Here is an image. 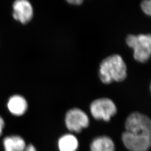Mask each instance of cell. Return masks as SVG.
Listing matches in <instances>:
<instances>
[{
	"instance_id": "6da1fadb",
	"label": "cell",
	"mask_w": 151,
	"mask_h": 151,
	"mask_svg": "<svg viewBox=\"0 0 151 151\" xmlns=\"http://www.w3.org/2000/svg\"><path fill=\"white\" fill-rule=\"evenodd\" d=\"M122 141L130 151H148L151 144L150 118L137 112L130 114L125 122V132L122 135Z\"/></svg>"
},
{
	"instance_id": "7a4b0ae2",
	"label": "cell",
	"mask_w": 151,
	"mask_h": 151,
	"mask_svg": "<svg viewBox=\"0 0 151 151\" xmlns=\"http://www.w3.org/2000/svg\"><path fill=\"white\" fill-rule=\"evenodd\" d=\"M127 65L118 54L110 55L103 60L100 65L99 77L104 83L124 81L127 76Z\"/></svg>"
},
{
	"instance_id": "3957f363",
	"label": "cell",
	"mask_w": 151,
	"mask_h": 151,
	"mask_svg": "<svg viewBox=\"0 0 151 151\" xmlns=\"http://www.w3.org/2000/svg\"><path fill=\"white\" fill-rule=\"evenodd\" d=\"M126 43L134 50V58L140 63H145L150 60L151 54V36L148 34L129 35Z\"/></svg>"
},
{
	"instance_id": "277c9868",
	"label": "cell",
	"mask_w": 151,
	"mask_h": 151,
	"mask_svg": "<svg viewBox=\"0 0 151 151\" xmlns=\"http://www.w3.org/2000/svg\"><path fill=\"white\" fill-rule=\"evenodd\" d=\"M90 111L95 119L109 121L116 113L113 101L108 98H101L93 101L90 105Z\"/></svg>"
},
{
	"instance_id": "5b68a950",
	"label": "cell",
	"mask_w": 151,
	"mask_h": 151,
	"mask_svg": "<svg viewBox=\"0 0 151 151\" xmlns=\"http://www.w3.org/2000/svg\"><path fill=\"white\" fill-rule=\"evenodd\" d=\"M65 123L69 130L79 133L82 129L88 127L89 119L86 114L81 109L74 108L66 114Z\"/></svg>"
},
{
	"instance_id": "8992f818",
	"label": "cell",
	"mask_w": 151,
	"mask_h": 151,
	"mask_svg": "<svg viewBox=\"0 0 151 151\" xmlns=\"http://www.w3.org/2000/svg\"><path fill=\"white\" fill-rule=\"evenodd\" d=\"M13 17L22 24H26L32 19L34 12L28 0H15L13 4Z\"/></svg>"
},
{
	"instance_id": "52a82bcc",
	"label": "cell",
	"mask_w": 151,
	"mask_h": 151,
	"mask_svg": "<svg viewBox=\"0 0 151 151\" xmlns=\"http://www.w3.org/2000/svg\"><path fill=\"white\" fill-rule=\"evenodd\" d=\"M7 107L12 114L21 116L26 112L27 103L24 97L20 95H14L9 99Z\"/></svg>"
},
{
	"instance_id": "ba28073f",
	"label": "cell",
	"mask_w": 151,
	"mask_h": 151,
	"mask_svg": "<svg viewBox=\"0 0 151 151\" xmlns=\"http://www.w3.org/2000/svg\"><path fill=\"white\" fill-rule=\"evenodd\" d=\"M90 149L91 151H115V145L110 138L103 136L92 141Z\"/></svg>"
},
{
	"instance_id": "9c48e42d",
	"label": "cell",
	"mask_w": 151,
	"mask_h": 151,
	"mask_svg": "<svg viewBox=\"0 0 151 151\" xmlns=\"http://www.w3.org/2000/svg\"><path fill=\"white\" fill-rule=\"evenodd\" d=\"M5 151H24L27 147L25 140L21 137L12 135L4 140Z\"/></svg>"
},
{
	"instance_id": "30bf717a",
	"label": "cell",
	"mask_w": 151,
	"mask_h": 151,
	"mask_svg": "<svg viewBox=\"0 0 151 151\" xmlns=\"http://www.w3.org/2000/svg\"><path fill=\"white\" fill-rule=\"evenodd\" d=\"M58 146L60 151H76L78 147V142L74 135L65 134L60 138Z\"/></svg>"
},
{
	"instance_id": "8fae6325",
	"label": "cell",
	"mask_w": 151,
	"mask_h": 151,
	"mask_svg": "<svg viewBox=\"0 0 151 151\" xmlns=\"http://www.w3.org/2000/svg\"><path fill=\"white\" fill-rule=\"evenodd\" d=\"M151 0H143L140 4L141 9L145 14L148 16L151 15Z\"/></svg>"
},
{
	"instance_id": "7c38bea8",
	"label": "cell",
	"mask_w": 151,
	"mask_h": 151,
	"mask_svg": "<svg viewBox=\"0 0 151 151\" xmlns=\"http://www.w3.org/2000/svg\"><path fill=\"white\" fill-rule=\"evenodd\" d=\"M68 3L73 5H81L83 0H65Z\"/></svg>"
},
{
	"instance_id": "4fadbf2b",
	"label": "cell",
	"mask_w": 151,
	"mask_h": 151,
	"mask_svg": "<svg viewBox=\"0 0 151 151\" xmlns=\"http://www.w3.org/2000/svg\"><path fill=\"white\" fill-rule=\"evenodd\" d=\"M24 151H37V150L34 146H32V145H29L27 146L26 148Z\"/></svg>"
},
{
	"instance_id": "5bb4252c",
	"label": "cell",
	"mask_w": 151,
	"mask_h": 151,
	"mask_svg": "<svg viewBox=\"0 0 151 151\" xmlns=\"http://www.w3.org/2000/svg\"><path fill=\"white\" fill-rule=\"evenodd\" d=\"M4 128V121L2 118L0 116V135L2 133V130Z\"/></svg>"
}]
</instances>
